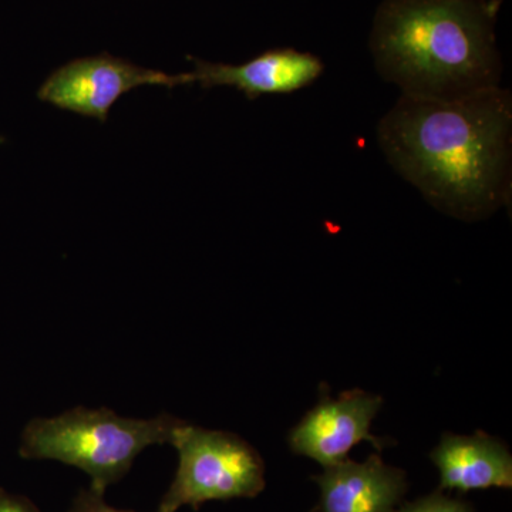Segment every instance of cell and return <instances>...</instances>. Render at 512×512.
<instances>
[{"label":"cell","instance_id":"cell-1","mask_svg":"<svg viewBox=\"0 0 512 512\" xmlns=\"http://www.w3.org/2000/svg\"><path fill=\"white\" fill-rule=\"evenodd\" d=\"M377 137L394 170L444 214L478 221L510 204L512 97L503 87L454 100L402 96Z\"/></svg>","mask_w":512,"mask_h":512},{"label":"cell","instance_id":"cell-2","mask_svg":"<svg viewBox=\"0 0 512 512\" xmlns=\"http://www.w3.org/2000/svg\"><path fill=\"white\" fill-rule=\"evenodd\" d=\"M501 0H384L370 35L377 72L402 96L454 100L500 87Z\"/></svg>","mask_w":512,"mask_h":512},{"label":"cell","instance_id":"cell-3","mask_svg":"<svg viewBox=\"0 0 512 512\" xmlns=\"http://www.w3.org/2000/svg\"><path fill=\"white\" fill-rule=\"evenodd\" d=\"M183 420L163 413L154 419H127L110 409L69 410L50 419L30 421L22 434L20 456L55 460L79 468L104 494L126 476L147 447L171 444Z\"/></svg>","mask_w":512,"mask_h":512},{"label":"cell","instance_id":"cell-4","mask_svg":"<svg viewBox=\"0 0 512 512\" xmlns=\"http://www.w3.org/2000/svg\"><path fill=\"white\" fill-rule=\"evenodd\" d=\"M171 446L177 448L180 461L158 512H177L185 505L197 511L208 501L255 498L264 491V460L237 434L183 421Z\"/></svg>","mask_w":512,"mask_h":512},{"label":"cell","instance_id":"cell-5","mask_svg":"<svg viewBox=\"0 0 512 512\" xmlns=\"http://www.w3.org/2000/svg\"><path fill=\"white\" fill-rule=\"evenodd\" d=\"M188 73L146 69L110 55L82 57L59 67L37 90V97L60 110L106 123L113 104L141 86H188Z\"/></svg>","mask_w":512,"mask_h":512},{"label":"cell","instance_id":"cell-6","mask_svg":"<svg viewBox=\"0 0 512 512\" xmlns=\"http://www.w3.org/2000/svg\"><path fill=\"white\" fill-rule=\"evenodd\" d=\"M382 404V397L363 390H349L332 399L328 390L322 389L319 403L289 433V447L299 456L318 461L323 468L345 461L360 441H369L382 451L393 441L370 433Z\"/></svg>","mask_w":512,"mask_h":512},{"label":"cell","instance_id":"cell-7","mask_svg":"<svg viewBox=\"0 0 512 512\" xmlns=\"http://www.w3.org/2000/svg\"><path fill=\"white\" fill-rule=\"evenodd\" d=\"M194 70L190 83L201 89L234 87L248 100L264 94H289L315 83L323 73V63L311 53L295 49H276L262 53L244 64L210 63L190 57Z\"/></svg>","mask_w":512,"mask_h":512},{"label":"cell","instance_id":"cell-8","mask_svg":"<svg viewBox=\"0 0 512 512\" xmlns=\"http://www.w3.org/2000/svg\"><path fill=\"white\" fill-rule=\"evenodd\" d=\"M312 480L320 488L312 512H394L409 488L402 468L387 466L377 454L365 463L346 458Z\"/></svg>","mask_w":512,"mask_h":512},{"label":"cell","instance_id":"cell-9","mask_svg":"<svg viewBox=\"0 0 512 512\" xmlns=\"http://www.w3.org/2000/svg\"><path fill=\"white\" fill-rule=\"evenodd\" d=\"M440 473V491L468 493L512 487V457L503 441L477 431L473 436L447 433L430 454Z\"/></svg>","mask_w":512,"mask_h":512},{"label":"cell","instance_id":"cell-10","mask_svg":"<svg viewBox=\"0 0 512 512\" xmlns=\"http://www.w3.org/2000/svg\"><path fill=\"white\" fill-rule=\"evenodd\" d=\"M394 512H474L473 505L461 498H451L437 490L413 503H402Z\"/></svg>","mask_w":512,"mask_h":512},{"label":"cell","instance_id":"cell-11","mask_svg":"<svg viewBox=\"0 0 512 512\" xmlns=\"http://www.w3.org/2000/svg\"><path fill=\"white\" fill-rule=\"evenodd\" d=\"M69 512H134L127 510H119V508L111 507L104 501V494L96 493L92 488L80 491L79 495L74 498L72 508ZM158 512V511H157Z\"/></svg>","mask_w":512,"mask_h":512},{"label":"cell","instance_id":"cell-12","mask_svg":"<svg viewBox=\"0 0 512 512\" xmlns=\"http://www.w3.org/2000/svg\"><path fill=\"white\" fill-rule=\"evenodd\" d=\"M0 512H39L26 498L0 490Z\"/></svg>","mask_w":512,"mask_h":512}]
</instances>
